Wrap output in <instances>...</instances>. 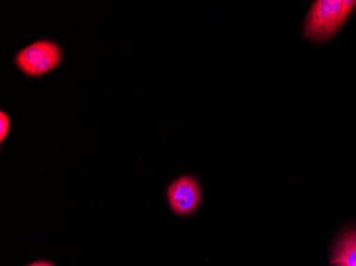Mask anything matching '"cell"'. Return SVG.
Returning a JSON list of instances; mask_svg holds the SVG:
<instances>
[{
	"label": "cell",
	"instance_id": "6da1fadb",
	"mask_svg": "<svg viewBox=\"0 0 356 266\" xmlns=\"http://www.w3.org/2000/svg\"><path fill=\"white\" fill-rule=\"evenodd\" d=\"M356 7L352 0H318L309 10L304 35L314 41L329 39L345 23Z\"/></svg>",
	"mask_w": 356,
	"mask_h": 266
},
{
	"label": "cell",
	"instance_id": "7a4b0ae2",
	"mask_svg": "<svg viewBox=\"0 0 356 266\" xmlns=\"http://www.w3.org/2000/svg\"><path fill=\"white\" fill-rule=\"evenodd\" d=\"M63 60V53L57 42L40 39L19 49L14 57L22 73L40 77L55 71Z\"/></svg>",
	"mask_w": 356,
	"mask_h": 266
},
{
	"label": "cell",
	"instance_id": "3957f363",
	"mask_svg": "<svg viewBox=\"0 0 356 266\" xmlns=\"http://www.w3.org/2000/svg\"><path fill=\"white\" fill-rule=\"evenodd\" d=\"M170 207L178 215H189L201 203L199 182L192 176H181L174 180L167 190Z\"/></svg>",
	"mask_w": 356,
	"mask_h": 266
},
{
	"label": "cell",
	"instance_id": "277c9868",
	"mask_svg": "<svg viewBox=\"0 0 356 266\" xmlns=\"http://www.w3.org/2000/svg\"><path fill=\"white\" fill-rule=\"evenodd\" d=\"M331 263L356 266V227L348 228L337 240Z\"/></svg>",
	"mask_w": 356,
	"mask_h": 266
},
{
	"label": "cell",
	"instance_id": "5b68a950",
	"mask_svg": "<svg viewBox=\"0 0 356 266\" xmlns=\"http://www.w3.org/2000/svg\"><path fill=\"white\" fill-rule=\"evenodd\" d=\"M10 128H11V119L9 114L6 113L5 111L0 112V142L1 143L9 135Z\"/></svg>",
	"mask_w": 356,
	"mask_h": 266
},
{
	"label": "cell",
	"instance_id": "8992f818",
	"mask_svg": "<svg viewBox=\"0 0 356 266\" xmlns=\"http://www.w3.org/2000/svg\"><path fill=\"white\" fill-rule=\"evenodd\" d=\"M26 266H55L51 261H46V260H41V261L33 262Z\"/></svg>",
	"mask_w": 356,
	"mask_h": 266
},
{
	"label": "cell",
	"instance_id": "52a82bcc",
	"mask_svg": "<svg viewBox=\"0 0 356 266\" xmlns=\"http://www.w3.org/2000/svg\"><path fill=\"white\" fill-rule=\"evenodd\" d=\"M333 266H346L345 264H336V265Z\"/></svg>",
	"mask_w": 356,
	"mask_h": 266
}]
</instances>
